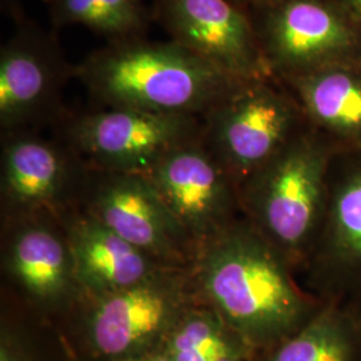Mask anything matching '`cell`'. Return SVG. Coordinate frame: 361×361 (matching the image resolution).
Listing matches in <instances>:
<instances>
[{"instance_id": "cell-1", "label": "cell", "mask_w": 361, "mask_h": 361, "mask_svg": "<svg viewBox=\"0 0 361 361\" xmlns=\"http://www.w3.org/2000/svg\"><path fill=\"white\" fill-rule=\"evenodd\" d=\"M194 261L200 293L256 353L297 334L326 304L300 288L292 265L244 216L201 246Z\"/></svg>"}, {"instance_id": "cell-2", "label": "cell", "mask_w": 361, "mask_h": 361, "mask_svg": "<svg viewBox=\"0 0 361 361\" xmlns=\"http://www.w3.org/2000/svg\"><path fill=\"white\" fill-rule=\"evenodd\" d=\"M77 79L104 107L204 118L247 80L173 40L106 43L77 63Z\"/></svg>"}, {"instance_id": "cell-3", "label": "cell", "mask_w": 361, "mask_h": 361, "mask_svg": "<svg viewBox=\"0 0 361 361\" xmlns=\"http://www.w3.org/2000/svg\"><path fill=\"white\" fill-rule=\"evenodd\" d=\"M337 154L307 125L238 190L243 216L295 271L307 265L322 229Z\"/></svg>"}, {"instance_id": "cell-4", "label": "cell", "mask_w": 361, "mask_h": 361, "mask_svg": "<svg viewBox=\"0 0 361 361\" xmlns=\"http://www.w3.org/2000/svg\"><path fill=\"white\" fill-rule=\"evenodd\" d=\"M307 125L300 104L279 80L255 79L204 116L202 142L240 190Z\"/></svg>"}, {"instance_id": "cell-5", "label": "cell", "mask_w": 361, "mask_h": 361, "mask_svg": "<svg viewBox=\"0 0 361 361\" xmlns=\"http://www.w3.org/2000/svg\"><path fill=\"white\" fill-rule=\"evenodd\" d=\"M252 20L276 80L361 66V27L332 0H277Z\"/></svg>"}, {"instance_id": "cell-6", "label": "cell", "mask_w": 361, "mask_h": 361, "mask_svg": "<svg viewBox=\"0 0 361 361\" xmlns=\"http://www.w3.org/2000/svg\"><path fill=\"white\" fill-rule=\"evenodd\" d=\"M204 118L126 107L75 116L66 125L70 147L107 173L147 174L183 143L202 137Z\"/></svg>"}, {"instance_id": "cell-7", "label": "cell", "mask_w": 361, "mask_h": 361, "mask_svg": "<svg viewBox=\"0 0 361 361\" xmlns=\"http://www.w3.org/2000/svg\"><path fill=\"white\" fill-rule=\"evenodd\" d=\"M15 25L0 49V123L7 133L54 114L67 83L77 79L56 31L27 16Z\"/></svg>"}, {"instance_id": "cell-8", "label": "cell", "mask_w": 361, "mask_h": 361, "mask_svg": "<svg viewBox=\"0 0 361 361\" xmlns=\"http://www.w3.org/2000/svg\"><path fill=\"white\" fill-rule=\"evenodd\" d=\"M302 271L324 301H361V152L336 155L323 225Z\"/></svg>"}, {"instance_id": "cell-9", "label": "cell", "mask_w": 361, "mask_h": 361, "mask_svg": "<svg viewBox=\"0 0 361 361\" xmlns=\"http://www.w3.org/2000/svg\"><path fill=\"white\" fill-rule=\"evenodd\" d=\"M176 269H164L141 284L97 298L89 319L94 348L125 361L147 353L158 338L166 337L194 302L188 279Z\"/></svg>"}, {"instance_id": "cell-10", "label": "cell", "mask_w": 361, "mask_h": 361, "mask_svg": "<svg viewBox=\"0 0 361 361\" xmlns=\"http://www.w3.org/2000/svg\"><path fill=\"white\" fill-rule=\"evenodd\" d=\"M145 176L197 249L243 217L238 189L202 137L169 152Z\"/></svg>"}, {"instance_id": "cell-11", "label": "cell", "mask_w": 361, "mask_h": 361, "mask_svg": "<svg viewBox=\"0 0 361 361\" xmlns=\"http://www.w3.org/2000/svg\"><path fill=\"white\" fill-rule=\"evenodd\" d=\"M153 18L189 51L243 80L274 79L252 16L228 0H154Z\"/></svg>"}, {"instance_id": "cell-12", "label": "cell", "mask_w": 361, "mask_h": 361, "mask_svg": "<svg viewBox=\"0 0 361 361\" xmlns=\"http://www.w3.org/2000/svg\"><path fill=\"white\" fill-rule=\"evenodd\" d=\"M106 173L91 216L125 241L169 268H177L197 246L145 174Z\"/></svg>"}, {"instance_id": "cell-13", "label": "cell", "mask_w": 361, "mask_h": 361, "mask_svg": "<svg viewBox=\"0 0 361 361\" xmlns=\"http://www.w3.org/2000/svg\"><path fill=\"white\" fill-rule=\"evenodd\" d=\"M308 126L338 153L361 152V66H332L279 80Z\"/></svg>"}, {"instance_id": "cell-14", "label": "cell", "mask_w": 361, "mask_h": 361, "mask_svg": "<svg viewBox=\"0 0 361 361\" xmlns=\"http://www.w3.org/2000/svg\"><path fill=\"white\" fill-rule=\"evenodd\" d=\"M68 247L75 280L95 298L141 284L169 268L92 216L73 225Z\"/></svg>"}, {"instance_id": "cell-15", "label": "cell", "mask_w": 361, "mask_h": 361, "mask_svg": "<svg viewBox=\"0 0 361 361\" xmlns=\"http://www.w3.org/2000/svg\"><path fill=\"white\" fill-rule=\"evenodd\" d=\"M253 361H361V308L326 301L304 328Z\"/></svg>"}, {"instance_id": "cell-16", "label": "cell", "mask_w": 361, "mask_h": 361, "mask_svg": "<svg viewBox=\"0 0 361 361\" xmlns=\"http://www.w3.org/2000/svg\"><path fill=\"white\" fill-rule=\"evenodd\" d=\"M68 170L65 150L38 137L11 133L3 146V185L19 204L38 205L52 200Z\"/></svg>"}, {"instance_id": "cell-17", "label": "cell", "mask_w": 361, "mask_h": 361, "mask_svg": "<svg viewBox=\"0 0 361 361\" xmlns=\"http://www.w3.org/2000/svg\"><path fill=\"white\" fill-rule=\"evenodd\" d=\"M10 271L28 295L56 300L75 280L70 247L46 228H27L13 240Z\"/></svg>"}, {"instance_id": "cell-18", "label": "cell", "mask_w": 361, "mask_h": 361, "mask_svg": "<svg viewBox=\"0 0 361 361\" xmlns=\"http://www.w3.org/2000/svg\"><path fill=\"white\" fill-rule=\"evenodd\" d=\"M52 30L82 26L107 43L146 38L154 22L145 0H43Z\"/></svg>"}, {"instance_id": "cell-19", "label": "cell", "mask_w": 361, "mask_h": 361, "mask_svg": "<svg viewBox=\"0 0 361 361\" xmlns=\"http://www.w3.org/2000/svg\"><path fill=\"white\" fill-rule=\"evenodd\" d=\"M244 350L253 349L216 310L192 305L169 332L164 352L171 361H219Z\"/></svg>"}, {"instance_id": "cell-20", "label": "cell", "mask_w": 361, "mask_h": 361, "mask_svg": "<svg viewBox=\"0 0 361 361\" xmlns=\"http://www.w3.org/2000/svg\"><path fill=\"white\" fill-rule=\"evenodd\" d=\"M228 1H231L235 7H238L240 10H243L244 13L252 16L253 13L269 7L277 0H228Z\"/></svg>"}, {"instance_id": "cell-21", "label": "cell", "mask_w": 361, "mask_h": 361, "mask_svg": "<svg viewBox=\"0 0 361 361\" xmlns=\"http://www.w3.org/2000/svg\"><path fill=\"white\" fill-rule=\"evenodd\" d=\"M349 18L361 27V0H332Z\"/></svg>"}, {"instance_id": "cell-22", "label": "cell", "mask_w": 361, "mask_h": 361, "mask_svg": "<svg viewBox=\"0 0 361 361\" xmlns=\"http://www.w3.org/2000/svg\"><path fill=\"white\" fill-rule=\"evenodd\" d=\"M0 7L3 13L11 18L13 22H18L27 16L22 6V0H0Z\"/></svg>"}, {"instance_id": "cell-23", "label": "cell", "mask_w": 361, "mask_h": 361, "mask_svg": "<svg viewBox=\"0 0 361 361\" xmlns=\"http://www.w3.org/2000/svg\"><path fill=\"white\" fill-rule=\"evenodd\" d=\"M125 361H171L168 357V355L165 352H147L143 353L141 356L133 357L129 360Z\"/></svg>"}, {"instance_id": "cell-24", "label": "cell", "mask_w": 361, "mask_h": 361, "mask_svg": "<svg viewBox=\"0 0 361 361\" xmlns=\"http://www.w3.org/2000/svg\"><path fill=\"white\" fill-rule=\"evenodd\" d=\"M255 356H256V352L253 350H244V352H240V353H235L232 356H228L225 359L219 361H253L255 360Z\"/></svg>"}, {"instance_id": "cell-25", "label": "cell", "mask_w": 361, "mask_h": 361, "mask_svg": "<svg viewBox=\"0 0 361 361\" xmlns=\"http://www.w3.org/2000/svg\"><path fill=\"white\" fill-rule=\"evenodd\" d=\"M0 361H16L13 357V355L10 353V350L6 348L4 345L1 347V352H0Z\"/></svg>"}, {"instance_id": "cell-26", "label": "cell", "mask_w": 361, "mask_h": 361, "mask_svg": "<svg viewBox=\"0 0 361 361\" xmlns=\"http://www.w3.org/2000/svg\"><path fill=\"white\" fill-rule=\"evenodd\" d=\"M355 304H357V305H359V307H360V308H361V301H360V302H355Z\"/></svg>"}]
</instances>
